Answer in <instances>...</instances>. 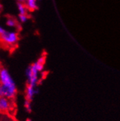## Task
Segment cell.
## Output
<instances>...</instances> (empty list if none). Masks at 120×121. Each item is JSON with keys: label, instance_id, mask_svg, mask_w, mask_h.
<instances>
[{"label": "cell", "instance_id": "obj_7", "mask_svg": "<svg viewBox=\"0 0 120 121\" xmlns=\"http://www.w3.org/2000/svg\"><path fill=\"white\" fill-rule=\"evenodd\" d=\"M18 10L19 12V15H25L27 14V11L29 10L25 3H18Z\"/></svg>", "mask_w": 120, "mask_h": 121}, {"label": "cell", "instance_id": "obj_13", "mask_svg": "<svg viewBox=\"0 0 120 121\" xmlns=\"http://www.w3.org/2000/svg\"><path fill=\"white\" fill-rule=\"evenodd\" d=\"M26 121H32V120H31V119H29H29H27V120H26Z\"/></svg>", "mask_w": 120, "mask_h": 121}, {"label": "cell", "instance_id": "obj_1", "mask_svg": "<svg viewBox=\"0 0 120 121\" xmlns=\"http://www.w3.org/2000/svg\"><path fill=\"white\" fill-rule=\"evenodd\" d=\"M0 94L1 96L13 100L17 94V87L7 69L4 68L0 72Z\"/></svg>", "mask_w": 120, "mask_h": 121}, {"label": "cell", "instance_id": "obj_11", "mask_svg": "<svg viewBox=\"0 0 120 121\" xmlns=\"http://www.w3.org/2000/svg\"><path fill=\"white\" fill-rule=\"evenodd\" d=\"M16 1L18 2V3H25L26 0H16Z\"/></svg>", "mask_w": 120, "mask_h": 121}, {"label": "cell", "instance_id": "obj_3", "mask_svg": "<svg viewBox=\"0 0 120 121\" xmlns=\"http://www.w3.org/2000/svg\"><path fill=\"white\" fill-rule=\"evenodd\" d=\"M39 71L37 69V66L34 64L30 65L26 70V77H27V85L37 87L39 83Z\"/></svg>", "mask_w": 120, "mask_h": 121}, {"label": "cell", "instance_id": "obj_14", "mask_svg": "<svg viewBox=\"0 0 120 121\" xmlns=\"http://www.w3.org/2000/svg\"><path fill=\"white\" fill-rule=\"evenodd\" d=\"M0 97H1V94H0Z\"/></svg>", "mask_w": 120, "mask_h": 121}, {"label": "cell", "instance_id": "obj_8", "mask_svg": "<svg viewBox=\"0 0 120 121\" xmlns=\"http://www.w3.org/2000/svg\"><path fill=\"white\" fill-rule=\"evenodd\" d=\"M6 24L7 26H9L10 28H16L18 26V23H17L16 20L13 18H8L7 19Z\"/></svg>", "mask_w": 120, "mask_h": 121}, {"label": "cell", "instance_id": "obj_2", "mask_svg": "<svg viewBox=\"0 0 120 121\" xmlns=\"http://www.w3.org/2000/svg\"><path fill=\"white\" fill-rule=\"evenodd\" d=\"M19 40L18 34L15 31H8L4 30L0 34V42L7 47H14Z\"/></svg>", "mask_w": 120, "mask_h": 121}, {"label": "cell", "instance_id": "obj_12", "mask_svg": "<svg viewBox=\"0 0 120 121\" xmlns=\"http://www.w3.org/2000/svg\"><path fill=\"white\" fill-rule=\"evenodd\" d=\"M3 69V67H2V66L1 65V64H0V72H1V70Z\"/></svg>", "mask_w": 120, "mask_h": 121}, {"label": "cell", "instance_id": "obj_9", "mask_svg": "<svg viewBox=\"0 0 120 121\" xmlns=\"http://www.w3.org/2000/svg\"><path fill=\"white\" fill-rule=\"evenodd\" d=\"M24 108L25 109L28 113H30L32 111V107H31V101H29V100H25V102H24Z\"/></svg>", "mask_w": 120, "mask_h": 121}, {"label": "cell", "instance_id": "obj_4", "mask_svg": "<svg viewBox=\"0 0 120 121\" xmlns=\"http://www.w3.org/2000/svg\"><path fill=\"white\" fill-rule=\"evenodd\" d=\"M12 100L4 96L0 97V112H8L13 108Z\"/></svg>", "mask_w": 120, "mask_h": 121}, {"label": "cell", "instance_id": "obj_6", "mask_svg": "<svg viewBox=\"0 0 120 121\" xmlns=\"http://www.w3.org/2000/svg\"><path fill=\"white\" fill-rule=\"evenodd\" d=\"M38 1L39 0H26L25 4L26 5L29 10L33 11L38 8Z\"/></svg>", "mask_w": 120, "mask_h": 121}, {"label": "cell", "instance_id": "obj_10", "mask_svg": "<svg viewBox=\"0 0 120 121\" xmlns=\"http://www.w3.org/2000/svg\"><path fill=\"white\" fill-rule=\"evenodd\" d=\"M18 19H19V21H20L21 23H25V22L28 21L29 17H28L27 14H25V15H19Z\"/></svg>", "mask_w": 120, "mask_h": 121}, {"label": "cell", "instance_id": "obj_5", "mask_svg": "<svg viewBox=\"0 0 120 121\" xmlns=\"http://www.w3.org/2000/svg\"><path fill=\"white\" fill-rule=\"evenodd\" d=\"M37 93V87L27 85L25 91V98L26 100H29L30 101H32L33 99L34 96Z\"/></svg>", "mask_w": 120, "mask_h": 121}]
</instances>
